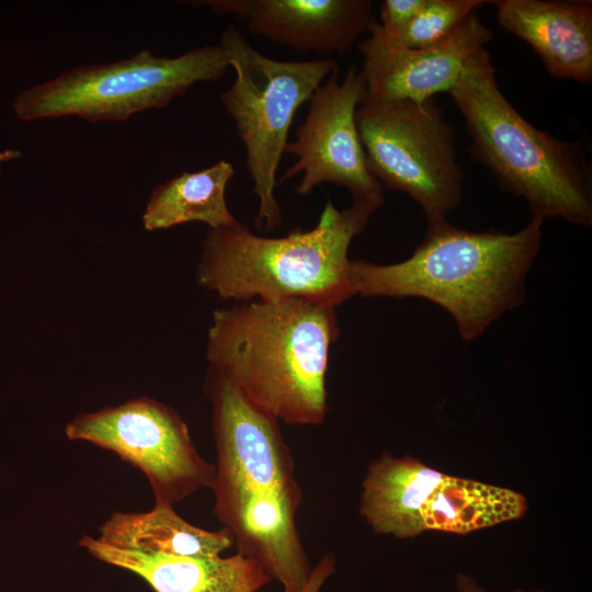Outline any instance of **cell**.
Returning a JSON list of instances; mask_svg holds the SVG:
<instances>
[{"instance_id":"cell-1","label":"cell","mask_w":592,"mask_h":592,"mask_svg":"<svg viewBox=\"0 0 592 592\" xmlns=\"http://www.w3.org/2000/svg\"><path fill=\"white\" fill-rule=\"evenodd\" d=\"M204 388L216 448L214 515L237 551L283 592H301L312 567L296 525L301 489L278 420L210 367Z\"/></svg>"},{"instance_id":"cell-2","label":"cell","mask_w":592,"mask_h":592,"mask_svg":"<svg viewBox=\"0 0 592 592\" xmlns=\"http://www.w3.org/2000/svg\"><path fill=\"white\" fill-rule=\"evenodd\" d=\"M543 224L532 217L521 230L506 234L429 221L422 242L401 262L351 260V284L364 297L430 300L451 315L464 341H473L524 301Z\"/></svg>"},{"instance_id":"cell-3","label":"cell","mask_w":592,"mask_h":592,"mask_svg":"<svg viewBox=\"0 0 592 592\" xmlns=\"http://www.w3.org/2000/svg\"><path fill=\"white\" fill-rule=\"evenodd\" d=\"M339 333L331 306L304 299L239 301L214 311L206 358L278 421L317 425L328 411L326 375Z\"/></svg>"},{"instance_id":"cell-4","label":"cell","mask_w":592,"mask_h":592,"mask_svg":"<svg viewBox=\"0 0 592 592\" xmlns=\"http://www.w3.org/2000/svg\"><path fill=\"white\" fill-rule=\"evenodd\" d=\"M470 135L469 155L499 186L524 198L532 217L592 225V171L580 141L536 128L499 88L490 53L470 56L449 90Z\"/></svg>"},{"instance_id":"cell-5","label":"cell","mask_w":592,"mask_h":592,"mask_svg":"<svg viewBox=\"0 0 592 592\" xmlns=\"http://www.w3.org/2000/svg\"><path fill=\"white\" fill-rule=\"evenodd\" d=\"M376 210L360 203L340 210L328 200L312 229L281 238L258 236L240 221L209 229L197 283L225 299H304L335 308L355 295L349 248Z\"/></svg>"},{"instance_id":"cell-6","label":"cell","mask_w":592,"mask_h":592,"mask_svg":"<svg viewBox=\"0 0 592 592\" xmlns=\"http://www.w3.org/2000/svg\"><path fill=\"white\" fill-rule=\"evenodd\" d=\"M219 44L236 75L231 87L220 94V102L235 121L246 149L259 201L254 225L260 230H273L282 225L274 192L294 115L338 64L330 58L272 59L253 48L234 25L223 32Z\"/></svg>"},{"instance_id":"cell-7","label":"cell","mask_w":592,"mask_h":592,"mask_svg":"<svg viewBox=\"0 0 592 592\" xmlns=\"http://www.w3.org/2000/svg\"><path fill=\"white\" fill-rule=\"evenodd\" d=\"M229 67L219 43L177 57L141 49L119 61L71 68L21 92L13 107L22 121L77 115L90 122H121L140 111L166 107L194 83L221 79Z\"/></svg>"},{"instance_id":"cell-8","label":"cell","mask_w":592,"mask_h":592,"mask_svg":"<svg viewBox=\"0 0 592 592\" xmlns=\"http://www.w3.org/2000/svg\"><path fill=\"white\" fill-rule=\"evenodd\" d=\"M360 513L376 534L410 538L424 531L458 535L522 517L523 494L453 477L411 456L383 454L363 481Z\"/></svg>"},{"instance_id":"cell-9","label":"cell","mask_w":592,"mask_h":592,"mask_svg":"<svg viewBox=\"0 0 592 592\" xmlns=\"http://www.w3.org/2000/svg\"><path fill=\"white\" fill-rule=\"evenodd\" d=\"M355 119L367 169L382 186L409 195L428 223L462 204L456 130L433 99L363 100Z\"/></svg>"},{"instance_id":"cell-10","label":"cell","mask_w":592,"mask_h":592,"mask_svg":"<svg viewBox=\"0 0 592 592\" xmlns=\"http://www.w3.org/2000/svg\"><path fill=\"white\" fill-rule=\"evenodd\" d=\"M65 433L69 440L112 451L140 469L156 506H173L201 488H210L215 477V465L200 455L180 414L148 397L80 414Z\"/></svg>"},{"instance_id":"cell-11","label":"cell","mask_w":592,"mask_h":592,"mask_svg":"<svg viewBox=\"0 0 592 592\" xmlns=\"http://www.w3.org/2000/svg\"><path fill=\"white\" fill-rule=\"evenodd\" d=\"M364 98L361 71L353 65L340 79L337 66L309 99L306 118L285 147L296 160L278 182L301 174L295 190L299 195L333 183L348 190L353 203L378 209L385 201L384 190L367 169L355 119Z\"/></svg>"},{"instance_id":"cell-12","label":"cell","mask_w":592,"mask_h":592,"mask_svg":"<svg viewBox=\"0 0 592 592\" xmlns=\"http://www.w3.org/2000/svg\"><path fill=\"white\" fill-rule=\"evenodd\" d=\"M357 49L364 100L425 101L449 92L466 61L491 41L492 31L477 13L470 14L448 37L422 48H409L386 35L376 21Z\"/></svg>"},{"instance_id":"cell-13","label":"cell","mask_w":592,"mask_h":592,"mask_svg":"<svg viewBox=\"0 0 592 592\" xmlns=\"http://www.w3.org/2000/svg\"><path fill=\"white\" fill-rule=\"evenodd\" d=\"M246 22L249 31L300 53H349L376 22L369 0L196 1Z\"/></svg>"},{"instance_id":"cell-14","label":"cell","mask_w":592,"mask_h":592,"mask_svg":"<svg viewBox=\"0 0 592 592\" xmlns=\"http://www.w3.org/2000/svg\"><path fill=\"white\" fill-rule=\"evenodd\" d=\"M500 27L528 44L554 79L592 82V2L494 0Z\"/></svg>"},{"instance_id":"cell-15","label":"cell","mask_w":592,"mask_h":592,"mask_svg":"<svg viewBox=\"0 0 592 592\" xmlns=\"http://www.w3.org/2000/svg\"><path fill=\"white\" fill-rule=\"evenodd\" d=\"M78 544L96 559L138 576L153 592H259L272 581L255 560L238 551L228 557L139 553L90 535Z\"/></svg>"},{"instance_id":"cell-16","label":"cell","mask_w":592,"mask_h":592,"mask_svg":"<svg viewBox=\"0 0 592 592\" xmlns=\"http://www.w3.org/2000/svg\"><path fill=\"white\" fill-rule=\"evenodd\" d=\"M101 543L126 550L187 557H217L234 546L220 528L205 531L183 520L173 506H153L148 512L113 513L100 527Z\"/></svg>"},{"instance_id":"cell-17","label":"cell","mask_w":592,"mask_h":592,"mask_svg":"<svg viewBox=\"0 0 592 592\" xmlns=\"http://www.w3.org/2000/svg\"><path fill=\"white\" fill-rule=\"evenodd\" d=\"M234 174L232 164L220 160L159 184L152 190L143 215L145 229H167L190 221L205 223L210 229L235 225L238 220L226 202L227 184Z\"/></svg>"},{"instance_id":"cell-18","label":"cell","mask_w":592,"mask_h":592,"mask_svg":"<svg viewBox=\"0 0 592 592\" xmlns=\"http://www.w3.org/2000/svg\"><path fill=\"white\" fill-rule=\"evenodd\" d=\"M486 3L489 1L425 0L422 9L397 36H388L409 48L435 45L448 37L470 14L476 13Z\"/></svg>"},{"instance_id":"cell-19","label":"cell","mask_w":592,"mask_h":592,"mask_svg":"<svg viewBox=\"0 0 592 592\" xmlns=\"http://www.w3.org/2000/svg\"><path fill=\"white\" fill-rule=\"evenodd\" d=\"M425 0H385L380 8V30L397 36L418 14Z\"/></svg>"},{"instance_id":"cell-20","label":"cell","mask_w":592,"mask_h":592,"mask_svg":"<svg viewBox=\"0 0 592 592\" xmlns=\"http://www.w3.org/2000/svg\"><path fill=\"white\" fill-rule=\"evenodd\" d=\"M335 569V559L332 555H325L318 563L312 567L310 576L301 592H320L327 580Z\"/></svg>"},{"instance_id":"cell-21","label":"cell","mask_w":592,"mask_h":592,"mask_svg":"<svg viewBox=\"0 0 592 592\" xmlns=\"http://www.w3.org/2000/svg\"><path fill=\"white\" fill-rule=\"evenodd\" d=\"M456 592H487L474 578L458 573L455 578ZM512 592H546L543 589H536L533 591L514 590Z\"/></svg>"}]
</instances>
